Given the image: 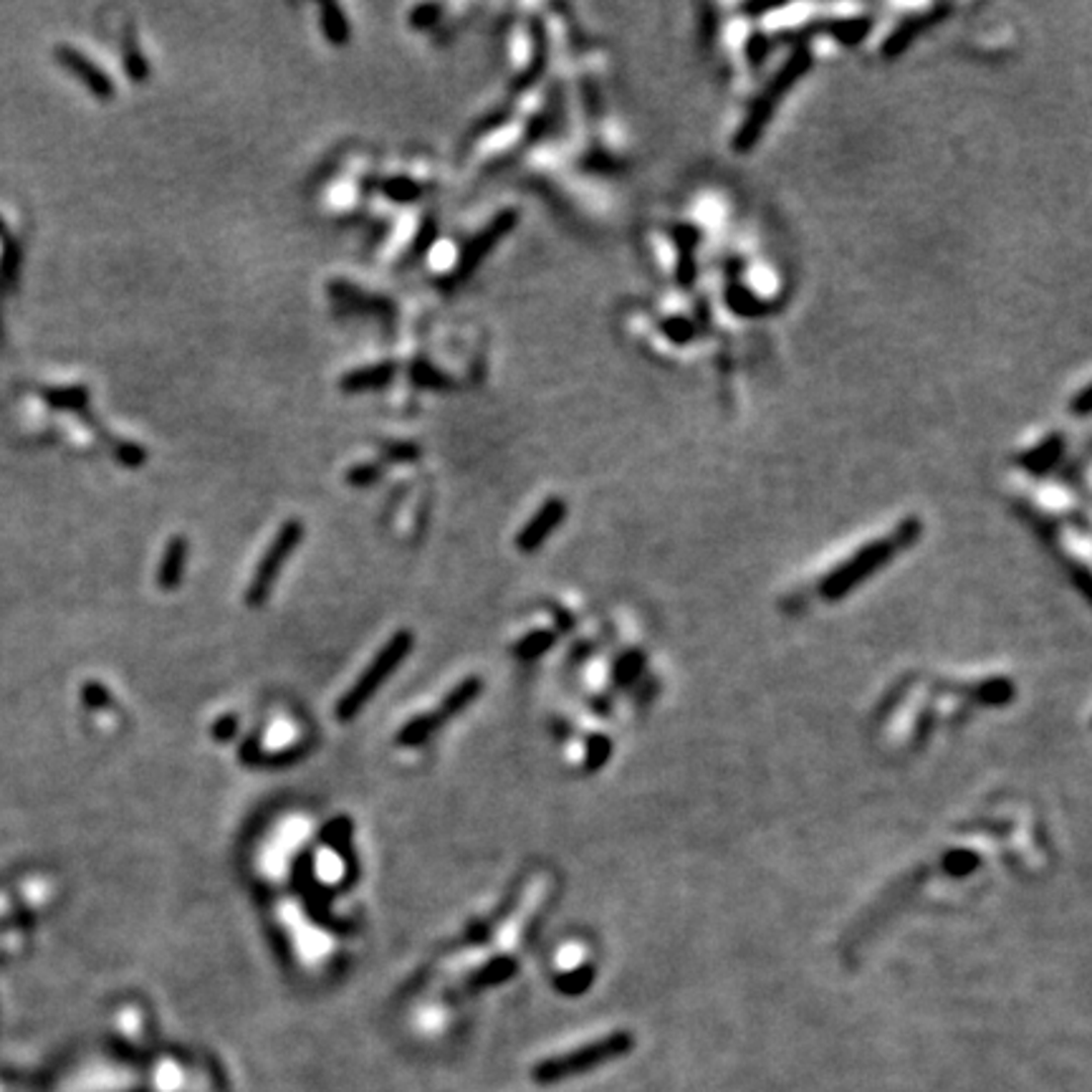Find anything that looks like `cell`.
I'll list each match as a JSON object with an SVG mask.
<instances>
[{"label":"cell","mask_w":1092,"mask_h":1092,"mask_svg":"<svg viewBox=\"0 0 1092 1092\" xmlns=\"http://www.w3.org/2000/svg\"><path fill=\"white\" fill-rule=\"evenodd\" d=\"M440 13H443L440 5H418V8H413V13H410V25L418 30L430 28V25H435V20L440 18Z\"/></svg>","instance_id":"cell-27"},{"label":"cell","mask_w":1092,"mask_h":1092,"mask_svg":"<svg viewBox=\"0 0 1092 1092\" xmlns=\"http://www.w3.org/2000/svg\"><path fill=\"white\" fill-rule=\"evenodd\" d=\"M920 536V524L915 519L903 521L898 526V531L883 539L873 541V544H864L862 549L854 551L847 561L839 564V569H834L832 574L824 576L819 581V595L827 602H837L842 597H847L859 581H864L868 576H873L875 571L883 569L888 561H893L895 556L903 549H908L915 539Z\"/></svg>","instance_id":"cell-1"},{"label":"cell","mask_w":1092,"mask_h":1092,"mask_svg":"<svg viewBox=\"0 0 1092 1092\" xmlns=\"http://www.w3.org/2000/svg\"><path fill=\"white\" fill-rule=\"evenodd\" d=\"M809 66H812V54H809L804 46H799V49L792 54V59H789L787 64L777 71V76L768 81L766 89L756 96V101H753L751 109H748L746 119H743L741 129H738V134H736V142H733L738 152H748L753 145H756L758 136H761L763 129H766L768 119L774 116V111L779 109V99H782V96L787 94L794 84H797V79H802V74L809 69Z\"/></svg>","instance_id":"cell-4"},{"label":"cell","mask_w":1092,"mask_h":1092,"mask_svg":"<svg viewBox=\"0 0 1092 1092\" xmlns=\"http://www.w3.org/2000/svg\"><path fill=\"white\" fill-rule=\"evenodd\" d=\"M301 539H303L301 521L291 519V521H286V524H281L278 534L273 536L271 546H268L266 554H263L261 561H258L256 571H253L251 584H248V592H246L248 605L261 607L263 602L268 600V595H271L278 574H281L283 564L291 559V554L296 551V546L301 544Z\"/></svg>","instance_id":"cell-5"},{"label":"cell","mask_w":1092,"mask_h":1092,"mask_svg":"<svg viewBox=\"0 0 1092 1092\" xmlns=\"http://www.w3.org/2000/svg\"><path fill=\"white\" fill-rule=\"evenodd\" d=\"M187 556H190V544H187L185 536H172L160 559V569H157V586L160 589L172 592L180 586L182 576H185Z\"/></svg>","instance_id":"cell-8"},{"label":"cell","mask_w":1092,"mask_h":1092,"mask_svg":"<svg viewBox=\"0 0 1092 1092\" xmlns=\"http://www.w3.org/2000/svg\"><path fill=\"white\" fill-rule=\"evenodd\" d=\"M349 837H352V822L347 817H337L324 827L322 839L327 844H332L339 854H344L349 849Z\"/></svg>","instance_id":"cell-23"},{"label":"cell","mask_w":1092,"mask_h":1092,"mask_svg":"<svg viewBox=\"0 0 1092 1092\" xmlns=\"http://www.w3.org/2000/svg\"><path fill=\"white\" fill-rule=\"evenodd\" d=\"M546 59H549V43H546V33L541 30L539 23H534V64L519 76L516 81V89H529L546 69Z\"/></svg>","instance_id":"cell-16"},{"label":"cell","mask_w":1092,"mask_h":1092,"mask_svg":"<svg viewBox=\"0 0 1092 1092\" xmlns=\"http://www.w3.org/2000/svg\"><path fill=\"white\" fill-rule=\"evenodd\" d=\"M384 463L382 460H374V463H357L354 468L347 470V480L354 488H364V485H372L374 480H379L382 475Z\"/></svg>","instance_id":"cell-24"},{"label":"cell","mask_w":1092,"mask_h":1092,"mask_svg":"<svg viewBox=\"0 0 1092 1092\" xmlns=\"http://www.w3.org/2000/svg\"><path fill=\"white\" fill-rule=\"evenodd\" d=\"M435 233H438V222H435L433 215H428L423 220V225H420V233H418V241H415V248H413V256H423L425 251L430 248V243H433Z\"/></svg>","instance_id":"cell-28"},{"label":"cell","mask_w":1092,"mask_h":1092,"mask_svg":"<svg viewBox=\"0 0 1092 1092\" xmlns=\"http://www.w3.org/2000/svg\"><path fill=\"white\" fill-rule=\"evenodd\" d=\"M566 516V504L561 498H549L541 504V509L531 516L529 524L519 531L516 536V546H519L521 554H534L536 549H541L546 539L559 529V524Z\"/></svg>","instance_id":"cell-7"},{"label":"cell","mask_w":1092,"mask_h":1092,"mask_svg":"<svg viewBox=\"0 0 1092 1092\" xmlns=\"http://www.w3.org/2000/svg\"><path fill=\"white\" fill-rule=\"evenodd\" d=\"M632 1046H635L632 1031L617 1029L612 1031V1034L589 1041V1044H581L576 1046V1050L564 1052V1055H556L539 1062V1065L534 1067V1080L539 1082V1085H554V1082L584 1075V1072L595 1070V1067L630 1055Z\"/></svg>","instance_id":"cell-2"},{"label":"cell","mask_w":1092,"mask_h":1092,"mask_svg":"<svg viewBox=\"0 0 1092 1092\" xmlns=\"http://www.w3.org/2000/svg\"><path fill=\"white\" fill-rule=\"evenodd\" d=\"M124 59H126V71H129L131 79H134L136 84H145L147 76H150V66H147L145 54L136 49V40H134V35H131V30H126Z\"/></svg>","instance_id":"cell-22"},{"label":"cell","mask_w":1092,"mask_h":1092,"mask_svg":"<svg viewBox=\"0 0 1092 1092\" xmlns=\"http://www.w3.org/2000/svg\"><path fill=\"white\" fill-rule=\"evenodd\" d=\"M318 15H322V30L329 38V43L347 46L349 38H352V28H349V20L347 15H344V10L339 8L337 3H327L318 8Z\"/></svg>","instance_id":"cell-13"},{"label":"cell","mask_w":1092,"mask_h":1092,"mask_svg":"<svg viewBox=\"0 0 1092 1092\" xmlns=\"http://www.w3.org/2000/svg\"><path fill=\"white\" fill-rule=\"evenodd\" d=\"M238 731V718L236 716H222L212 723V738L215 741H231Z\"/></svg>","instance_id":"cell-30"},{"label":"cell","mask_w":1092,"mask_h":1092,"mask_svg":"<svg viewBox=\"0 0 1092 1092\" xmlns=\"http://www.w3.org/2000/svg\"><path fill=\"white\" fill-rule=\"evenodd\" d=\"M332 293L339 298V301L344 303H354L357 308H367V311H392V306H389V301H382V298H369L364 296L362 291H357V288L347 286V283L337 281L332 283Z\"/></svg>","instance_id":"cell-19"},{"label":"cell","mask_w":1092,"mask_h":1092,"mask_svg":"<svg viewBox=\"0 0 1092 1092\" xmlns=\"http://www.w3.org/2000/svg\"><path fill=\"white\" fill-rule=\"evenodd\" d=\"M443 728V721L438 718V713H423V716L413 718L410 723H404L402 731L397 733V743L399 746H420V743L430 741V738L435 736V733Z\"/></svg>","instance_id":"cell-12"},{"label":"cell","mask_w":1092,"mask_h":1092,"mask_svg":"<svg viewBox=\"0 0 1092 1092\" xmlns=\"http://www.w3.org/2000/svg\"><path fill=\"white\" fill-rule=\"evenodd\" d=\"M933 13L923 15V18H905V23H900L898 30H895V33L888 38V43H885V54L895 56V54H900V51L908 49V43H913L915 35H918L925 25L933 23Z\"/></svg>","instance_id":"cell-15"},{"label":"cell","mask_w":1092,"mask_h":1092,"mask_svg":"<svg viewBox=\"0 0 1092 1092\" xmlns=\"http://www.w3.org/2000/svg\"><path fill=\"white\" fill-rule=\"evenodd\" d=\"M116 455H119V460H124L129 468H136V465H142L147 460V450L140 448V445L134 443H119V448H116Z\"/></svg>","instance_id":"cell-29"},{"label":"cell","mask_w":1092,"mask_h":1092,"mask_svg":"<svg viewBox=\"0 0 1092 1092\" xmlns=\"http://www.w3.org/2000/svg\"><path fill=\"white\" fill-rule=\"evenodd\" d=\"M589 751H592V756L586 763H589V766H600V763L610 756V741L602 736H595L589 743Z\"/></svg>","instance_id":"cell-31"},{"label":"cell","mask_w":1092,"mask_h":1092,"mask_svg":"<svg viewBox=\"0 0 1092 1092\" xmlns=\"http://www.w3.org/2000/svg\"><path fill=\"white\" fill-rule=\"evenodd\" d=\"M66 61H69V66L76 71V74L84 76V81L91 86V91H94V94H99V96H111V94H114L111 79L104 74V71L94 69V66L89 64V61L81 59V56H76V54H66Z\"/></svg>","instance_id":"cell-17"},{"label":"cell","mask_w":1092,"mask_h":1092,"mask_svg":"<svg viewBox=\"0 0 1092 1092\" xmlns=\"http://www.w3.org/2000/svg\"><path fill=\"white\" fill-rule=\"evenodd\" d=\"M410 377H413V382L418 384V387H425V389L453 387V379H450L445 372H440V369H435L428 359H418V362L410 367Z\"/></svg>","instance_id":"cell-18"},{"label":"cell","mask_w":1092,"mask_h":1092,"mask_svg":"<svg viewBox=\"0 0 1092 1092\" xmlns=\"http://www.w3.org/2000/svg\"><path fill=\"white\" fill-rule=\"evenodd\" d=\"M397 374V364L394 362H379L372 367L354 369V372L344 374L339 387L344 392H369V389H382L392 382V377Z\"/></svg>","instance_id":"cell-9"},{"label":"cell","mask_w":1092,"mask_h":1092,"mask_svg":"<svg viewBox=\"0 0 1092 1092\" xmlns=\"http://www.w3.org/2000/svg\"><path fill=\"white\" fill-rule=\"evenodd\" d=\"M410 650H413V632H407V630L394 632V635L384 642L382 650L374 655V660L364 667L362 675L354 680V686L349 688L342 698H339V703H337L339 721H344V723L354 721V718L364 711V706L377 696L379 688H382L384 682L394 675V670H397L399 662L410 655Z\"/></svg>","instance_id":"cell-3"},{"label":"cell","mask_w":1092,"mask_h":1092,"mask_svg":"<svg viewBox=\"0 0 1092 1092\" xmlns=\"http://www.w3.org/2000/svg\"><path fill=\"white\" fill-rule=\"evenodd\" d=\"M516 222H519V212H516V210H500L498 215H495L493 220H490L488 225L483 228V231L475 233V236L470 238L468 243H465L463 251H460L458 263H455L453 273L448 276V286L463 283L465 278H468L470 273H473L475 268L480 266V261H483V258L488 256L490 251H493L495 243H498L500 238L509 236V233L514 231Z\"/></svg>","instance_id":"cell-6"},{"label":"cell","mask_w":1092,"mask_h":1092,"mask_svg":"<svg viewBox=\"0 0 1092 1092\" xmlns=\"http://www.w3.org/2000/svg\"><path fill=\"white\" fill-rule=\"evenodd\" d=\"M589 981H592V969H576L574 974L556 981V986H559L561 994H579V991H584L586 986H589Z\"/></svg>","instance_id":"cell-26"},{"label":"cell","mask_w":1092,"mask_h":1092,"mask_svg":"<svg viewBox=\"0 0 1092 1092\" xmlns=\"http://www.w3.org/2000/svg\"><path fill=\"white\" fill-rule=\"evenodd\" d=\"M382 192L392 202H399V205H404V202L420 200V197H423V192H425V187L420 185V182L410 180V177H389V180L382 182Z\"/></svg>","instance_id":"cell-20"},{"label":"cell","mask_w":1092,"mask_h":1092,"mask_svg":"<svg viewBox=\"0 0 1092 1092\" xmlns=\"http://www.w3.org/2000/svg\"><path fill=\"white\" fill-rule=\"evenodd\" d=\"M551 645H554V635L546 630H539V632H531V635H526L524 640L516 642L514 652H516V657H521V660H534V657L544 655Z\"/></svg>","instance_id":"cell-21"},{"label":"cell","mask_w":1092,"mask_h":1092,"mask_svg":"<svg viewBox=\"0 0 1092 1092\" xmlns=\"http://www.w3.org/2000/svg\"><path fill=\"white\" fill-rule=\"evenodd\" d=\"M516 969H519V966H516V961L511 959V956H498V959L488 961L483 969H478L473 976H470L468 989L478 991V989H490V986L504 984V981H509L511 976L516 974Z\"/></svg>","instance_id":"cell-11"},{"label":"cell","mask_w":1092,"mask_h":1092,"mask_svg":"<svg viewBox=\"0 0 1092 1092\" xmlns=\"http://www.w3.org/2000/svg\"><path fill=\"white\" fill-rule=\"evenodd\" d=\"M1060 453H1062V438L1060 435H1052V438H1046L1039 448L1021 455V465H1024L1026 470H1031V473H1044V470H1050L1052 465L1057 463Z\"/></svg>","instance_id":"cell-14"},{"label":"cell","mask_w":1092,"mask_h":1092,"mask_svg":"<svg viewBox=\"0 0 1092 1092\" xmlns=\"http://www.w3.org/2000/svg\"><path fill=\"white\" fill-rule=\"evenodd\" d=\"M480 688H483V682H480V677L470 675L465 677V680H460L458 686L453 688V691L448 693V696L443 698V703L438 706V718L443 723L453 721L455 716H460V713L465 711V708L470 706V703L475 701V698L480 696Z\"/></svg>","instance_id":"cell-10"},{"label":"cell","mask_w":1092,"mask_h":1092,"mask_svg":"<svg viewBox=\"0 0 1092 1092\" xmlns=\"http://www.w3.org/2000/svg\"><path fill=\"white\" fill-rule=\"evenodd\" d=\"M382 458L384 460H397V463H402V460H418L420 458V448L415 443H402V440H392V443L382 445Z\"/></svg>","instance_id":"cell-25"}]
</instances>
